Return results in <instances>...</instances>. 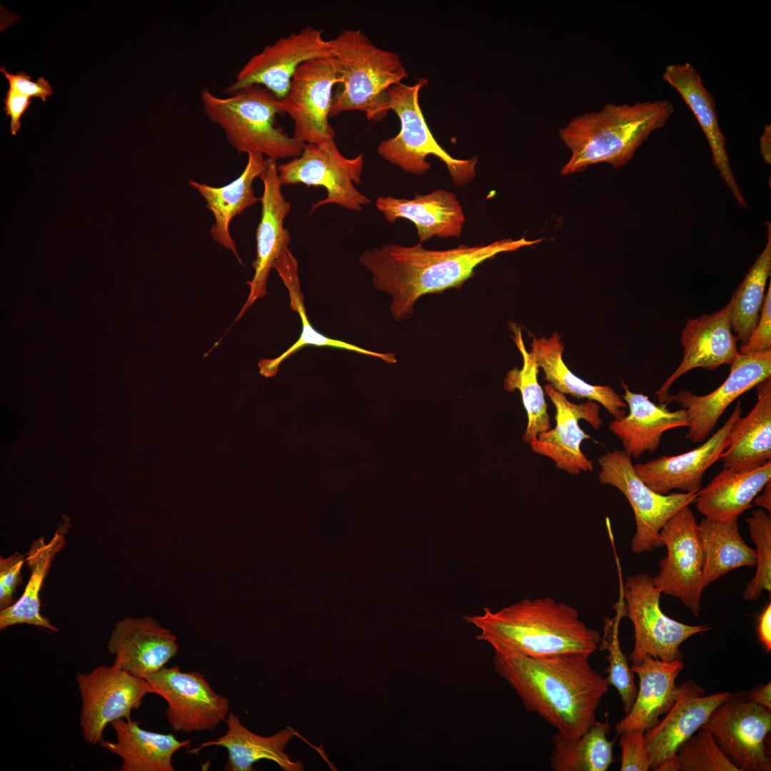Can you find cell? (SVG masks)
I'll return each instance as SVG.
<instances>
[{
    "label": "cell",
    "instance_id": "3957f363",
    "mask_svg": "<svg viewBox=\"0 0 771 771\" xmlns=\"http://www.w3.org/2000/svg\"><path fill=\"white\" fill-rule=\"evenodd\" d=\"M464 620L480 630L479 641L495 652L512 651L530 657L585 653L597 650L601 640L573 607L551 597L523 599L498 611L484 608Z\"/></svg>",
    "mask_w": 771,
    "mask_h": 771
},
{
    "label": "cell",
    "instance_id": "d6a6232c",
    "mask_svg": "<svg viewBox=\"0 0 771 771\" xmlns=\"http://www.w3.org/2000/svg\"><path fill=\"white\" fill-rule=\"evenodd\" d=\"M756 388L755 406L739 419L720 456L724 468L751 470L771 460V377Z\"/></svg>",
    "mask_w": 771,
    "mask_h": 771
},
{
    "label": "cell",
    "instance_id": "74e56055",
    "mask_svg": "<svg viewBox=\"0 0 771 771\" xmlns=\"http://www.w3.org/2000/svg\"><path fill=\"white\" fill-rule=\"evenodd\" d=\"M767 242L745 278L726 304L731 328L741 345L745 344L757 326L765 298V290L771 273V225L766 221Z\"/></svg>",
    "mask_w": 771,
    "mask_h": 771
},
{
    "label": "cell",
    "instance_id": "7a4b0ae2",
    "mask_svg": "<svg viewBox=\"0 0 771 771\" xmlns=\"http://www.w3.org/2000/svg\"><path fill=\"white\" fill-rule=\"evenodd\" d=\"M543 240L505 238L448 250L426 249L421 243L412 246L388 243L365 251L359 261L372 275L373 286L390 296L393 318L402 321L413 316L414 305L423 295L460 288L486 260Z\"/></svg>",
    "mask_w": 771,
    "mask_h": 771
},
{
    "label": "cell",
    "instance_id": "8d00e7d4",
    "mask_svg": "<svg viewBox=\"0 0 771 771\" xmlns=\"http://www.w3.org/2000/svg\"><path fill=\"white\" fill-rule=\"evenodd\" d=\"M610 726L595 722L576 740L557 733L552 736L553 748L550 758L554 771H605L613 762V741L608 739Z\"/></svg>",
    "mask_w": 771,
    "mask_h": 771
},
{
    "label": "cell",
    "instance_id": "83f0119b",
    "mask_svg": "<svg viewBox=\"0 0 771 771\" xmlns=\"http://www.w3.org/2000/svg\"><path fill=\"white\" fill-rule=\"evenodd\" d=\"M264 157L260 153H248L247 163L242 173L235 180L221 187L193 180L188 181L204 198L206 208L213 215L214 223L211 228L213 240L232 251L242 265L229 226L235 216L260 201L254 194L253 183L256 178H261L267 168L268 158Z\"/></svg>",
    "mask_w": 771,
    "mask_h": 771
},
{
    "label": "cell",
    "instance_id": "ac0fdd59",
    "mask_svg": "<svg viewBox=\"0 0 771 771\" xmlns=\"http://www.w3.org/2000/svg\"><path fill=\"white\" fill-rule=\"evenodd\" d=\"M680 686V692L665 717L652 729L645 732V743L650 754V769L654 771H678L677 752L707 720L715 708L730 692L705 695L704 690L693 681Z\"/></svg>",
    "mask_w": 771,
    "mask_h": 771
},
{
    "label": "cell",
    "instance_id": "816d5d0a",
    "mask_svg": "<svg viewBox=\"0 0 771 771\" xmlns=\"http://www.w3.org/2000/svg\"><path fill=\"white\" fill-rule=\"evenodd\" d=\"M762 493L757 495L753 502L755 505L761 507L771 513V480L768 481L762 490Z\"/></svg>",
    "mask_w": 771,
    "mask_h": 771
},
{
    "label": "cell",
    "instance_id": "9c48e42d",
    "mask_svg": "<svg viewBox=\"0 0 771 771\" xmlns=\"http://www.w3.org/2000/svg\"><path fill=\"white\" fill-rule=\"evenodd\" d=\"M598 462L599 483L618 488L633 510L636 530L630 542L632 551L640 554L663 546L661 528L682 508L695 503L697 492H655L637 474L632 458L624 450L607 451Z\"/></svg>",
    "mask_w": 771,
    "mask_h": 771
},
{
    "label": "cell",
    "instance_id": "30bf717a",
    "mask_svg": "<svg viewBox=\"0 0 771 771\" xmlns=\"http://www.w3.org/2000/svg\"><path fill=\"white\" fill-rule=\"evenodd\" d=\"M363 167V153L348 158L331 138L322 144H305L299 156L278 165V173L282 186L302 183L325 188L326 197L313 203L311 213L327 204L359 212L371 202L355 186L361 183Z\"/></svg>",
    "mask_w": 771,
    "mask_h": 771
},
{
    "label": "cell",
    "instance_id": "52a82bcc",
    "mask_svg": "<svg viewBox=\"0 0 771 771\" xmlns=\"http://www.w3.org/2000/svg\"><path fill=\"white\" fill-rule=\"evenodd\" d=\"M427 84V79H420L414 85L400 83L388 89V108L397 114L400 129L395 136L381 142L378 153L402 170L416 175L430 170L426 158L434 155L446 165L453 183L461 186L475 177L478 158H455L436 141L419 105V91Z\"/></svg>",
    "mask_w": 771,
    "mask_h": 771
},
{
    "label": "cell",
    "instance_id": "e575fe53",
    "mask_svg": "<svg viewBox=\"0 0 771 771\" xmlns=\"http://www.w3.org/2000/svg\"><path fill=\"white\" fill-rule=\"evenodd\" d=\"M564 345L560 336L554 332L549 338L533 337L530 354L544 372V378L559 393L578 398H587L601 404L613 417L620 420L628 405L610 386L586 383L568 369L563 360Z\"/></svg>",
    "mask_w": 771,
    "mask_h": 771
},
{
    "label": "cell",
    "instance_id": "e0dca14e",
    "mask_svg": "<svg viewBox=\"0 0 771 771\" xmlns=\"http://www.w3.org/2000/svg\"><path fill=\"white\" fill-rule=\"evenodd\" d=\"M730 366L726 380L708 394L698 395L681 390L669 396L667 404L675 402L685 410L690 422L687 438L692 443L706 440L735 399L771 377V351L740 353Z\"/></svg>",
    "mask_w": 771,
    "mask_h": 771
},
{
    "label": "cell",
    "instance_id": "7c38bea8",
    "mask_svg": "<svg viewBox=\"0 0 771 771\" xmlns=\"http://www.w3.org/2000/svg\"><path fill=\"white\" fill-rule=\"evenodd\" d=\"M81 697L80 727L84 740L99 745L108 724L131 718L143 697L151 692L146 679L113 665H99L89 672H77Z\"/></svg>",
    "mask_w": 771,
    "mask_h": 771
},
{
    "label": "cell",
    "instance_id": "44dd1931",
    "mask_svg": "<svg viewBox=\"0 0 771 771\" xmlns=\"http://www.w3.org/2000/svg\"><path fill=\"white\" fill-rule=\"evenodd\" d=\"M107 649L114 655L113 666L147 679L179 651L176 636L150 616L126 617L117 621Z\"/></svg>",
    "mask_w": 771,
    "mask_h": 771
},
{
    "label": "cell",
    "instance_id": "6da1fadb",
    "mask_svg": "<svg viewBox=\"0 0 771 771\" xmlns=\"http://www.w3.org/2000/svg\"><path fill=\"white\" fill-rule=\"evenodd\" d=\"M590 655L530 657L495 652L496 673L515 691L528 712L539 715L566 739L576 740L596 722L609 684L589 662Z\"/></svg>",
    "mask_w": 771,
    "mask_h": 771
},
{
    "label": "cell",
    "instance_id": "ffe728a7",
    "mask_svg": "<svg viewBox=\"0 0 771 771\" xmlns=\"http://www.w3.org/2000/svg\"><path fill=\"white\" fill-rule=\"evenodd\" d=\"M544 390L555 408L556 425L540 433L536 440L530 443L531 450L552 459L557 468L570 475L592 471V460L580 449L581 443L591 438L581 429L578 421L585 420L593 429L599 430L603 424L599 416L600 405L591 400L579 404L572 403L550 383L545 386Z\"/></svg>",
    "mask_w": 771,
    "mask_h": 771
},
{
    "label": "cell",
    "instance_id": "f35d334b",
    "mask_svg": "<svg viewBox=\"0 0 771 771\" xmlns=\"http://www.w3.org/2000/svg\"><path fill=\"white\" fill-rule=\"evenodd\" d=\"M510 328L515 343L522 354L523 366L521 369L514 367L507 373L503 387L510 392L518 389L521 393L528 416V424L523 439L525 443H530L536 440L540 433L551 428L550 420L544 391L538 381L539 367L525 347L520 328L515 324L510 326Z\"/></svg>",
    "mask_w": 771,
    "mask_h": 771
},
{
    "label": "cell",
    "instance_id": "681fc988",
    "mask_svg": "<svg viewBox=\"0 0 771 771\" xmlns=\"http://www.w3.org/2000/svg\"><path fill=\"white\" fill-rule=\"evenodd\" d=\"M746 693V692H745ZM748 700L752 701L768 710H771V683L746 693Z\"/></svg>",
    "mask_w": 771,
    "mask_h": 771
},
{
    "label": "cell",
    "instance_id": "5b68a950",
    "mask_svg": "<svg viewBox=\"0 0 771 771\" xmlns=\"http://www.w3.org/2000/svg\"><path fill=\"white\" fill-rule=\"evenodd\" d=\"M330 42L342 78L330 116L359 111L369 121L383 119L389 111L388 89L408 76L399 55L376 46L360 29L343 30Z\"/></svg>",
    "mask_w": 771,
    "mask_h": 771
},
{
    "label": "cell",
    "instance_id": "ee69618b",
    "mask_svg": "<svg viewBox=\"0 0 771 771\" xmlns=\"http://www.w3.org/2000/svg\"><path fill=\"white\" fill-rule=\"evenodd\" d=\"M771 351V282L765 295L760 317L747 342L740 347L742 354Z\"/></svg>",
    "mask_w": 771,
    "mask_h": 771
},
{
    "label": "cell",
    "instance_id": "5bb4252c",
    "mask_svg": "<svg viewBox=\"0 0 771 771\" xmlns=\"http://www.w3.org/2000/svg\"><path fill=\"white\" fill-rule=\"evenodd\" d=\"M667 548L660 563V572L652 577L661 594L678 598L697 617L701 610L702 553L698 523L689 505L671 517L660 531Z\"/></svg>",
    "mask_w": 771,
    "mask_h": 771
},
{
    "label": "cell",
    "instance_id": "f6af8a7d",
    "mask_svg": "<svg viewBox=\"0 0 771 771\" xmlns=\"http://www.w3.org/2000/svg\"><path fill=\"white\" fill-rule=\"evenodd\" d=\"M25 561L18 552L8 558L0 557V608L4 609L15 603L13 595L21 584V570Z\"/></svg>",
    "mask_w": 771,
    "mask_h": 771
},
{
    "label": "cell",
    "instance_id": "c3c4849f",
    "mask_svg": "<svg viewBox=\"0 0 771 771\" xmlns=\"http://www.w3.org/2000/svg\"><path fill=\"white\" fill-rule=\"evenodd\" d=\"M757 635L767 652L771 650V603L767 605L758 617Z\"/></svg>",
    "mask_w": 771,
    "mask_h": 771
},
{
    "label": "cell",
    "instance_id": "ba28073f",
    "mask_svg": "<svg viewBox=\"0 0 771 771\" xmlns=\"http://www.w3.org/2000/svg\"><path fill=\"white\" fill-rule=\"evenodd\" d=\"M626 616L634 627L632 665L646 655L665 662L682 660L680 645L691 636L711 629L709 625H687L667 616L660 608L661 593L647 573L628 576L620 585Z\"/></svg>",
    "mask_w": 771,
    "mask_h": 771
},
{
    "label": "cell",
    "instance_id": "277c9868",
    "mask_svg": "<svg viewBox=\"0 0 771 771\" xmlns=\"http://www.w3.org/2000/svg\"><path fill=\"white\" fill-rule=\"evenodd\" d=\"M674 111L673 104L662 99L634 104L608 103L598 111L573 118L558 131L560 140L571 152L561 174L580 172L599 163L615 168L624 166Z\"/></svg>",
    "mask_w": 771,
    "mask_h": 771
},
{
    "label": "cell",
    "instance_id": "f1b7e54d",
    "mask_svg": "<svg viewBox=\"0 0 771 771\" xmlns=\"http://www.w3.org/2000/svg\"><path fill=\"white\" fill-rule=\"evenodd\" d=\"M111 725L116 742L104 740L99 745L122 759L121 771H174L173 755L179 749L191 747L190 740L143 730L131 718L116 720Z\"/></svg>",
    "mask_w": 771,
    "mask_h": 771
},
{
    "label": "cell",
    "instance_id": "2e32d148",
    "mask_svg": "<svg viewBox=\"0 0 771 771\" xmlns=\"http://www.w3.org/2000/svg\"><path fill=\"white\" fill-rule=\"evenodd\" d=\"M330 56H333L330 40L323 37L321 30L307 26L298 32L281 37L251 56L224 93L228 95L256 84L283 99L301 64L313 59Z\"/></svg>",
    "mask_w": 771,
    "mask_h": 771
},
{
    "label": "cell",
    "instance_id": "1f68e13d",
    "mask_svg": "<svg viewBox=\"0 0 771 771\" xmlns=\"http://www.w3.org/2000/svg\"><path fill=\"white\" fill-rule=\"evenodd\" d=\"M273 268L277 271L288 290L290 308L292 311L298 313L300 316L302 328L298 340L282 354L273 359H261L258 363L259 373L261 376L266 378L274 377L277 374L279 366L283 361L307 346L342 349L378 358L388 363H396L395 356L393 353H381L364 349L355 344L329 338L313 327L308 318L304 305L298 276V261L288 247L285 248L281 253L275 261Z\"/></svg>",
    "mask_w": 771,
    "mask_h": 771
},
{
    "label": "cell",
    "instance_id": "f546056e",
    "mask_svg": "<svg viewBox=\"0 0 771 771\" xmlns=\"http://www.w3.org/2000/svg\"><path fill=\"white\" fill-rule=\"evenodd\" d=\"M225 733L214 740L201 742L198 752L206 747L220 746L226 749L228 759L224 765L226 771H253V764L261 760L276 762L285 771H302L303 765L293 761L285 752L289 741L293 737L292 730L282 729L270 737L258 735L241 722L238 715L229 712L226 720Z\"/></svg>",
    "mask_w": 771,
    "mask_h": 771
},
{
    "label": "cell",
    "instance_id": "d590c367",
    "mask_svg": "<svg viewBox=\"0 0 771 771\" xmlns=\"http://www.w3.org/2000/svg\"><path fill=\"white\" fill-rule=\"evenodd\" d=\"M702 553L703 590L730 570L755 567V550L743 540L737 519L715 521L703 518L698 524Z\"/></svg>",
    "mask_w": 771,
    "mask_h": 771
},
{
    "label": "cell",
    "instance_id": "9a60e30c",
    "mask_svg": "<svg viewBox=\"0 0 771 771\" xmlns=\"http://www.w3.org/2000/svg\"><path fill=\"white\" fill-rule=\"evenodd\" d=\"M146 680L151 692L166 701V718L174 732L212 730L227 718L228 700L216 692L198 672H183L175 665L163 667Z\"/></svg>",
    "mask_w": 771,
    "mask_h": 771
},
{
    "label": "cell",
    "instance_id": "d4e9b609",
    "mask_svg": "<svg viewBox=\"0 0 771 771\" xmlns=\"http://www.w3.org/2000/svg\"><path fill=\"white\" fill-rule=\"evenodd\" d=\"M683 667L682 660L665 662L648 655L639 664L632 665V672L639 678V689L630 710L615 725L617 732H645L656 726L659 717L671 709L679 695L675 681Z\"/></svg>",
    "mask_w": 771,
    "mask_h": 771
},
{
    "label": "cell",
    "instance_id": "7402d4cb",
    "mask_svg": "<svg viewBox=\"0 0 771 771\" xmlns=\"http://www.w3.org/2000/svg\"><path fill=\"white\" fill-rule=\"evenodd\" d=\"M263 191L261 220L256 228V258L253 261L254 275L247 281L249 294L235 321H238L258 298L267 294V283L271 268L282 251L288 247L291 234L284 227V221L291 210V204L281 191L277 161L268 158V166L260 178Z\"/></svg>",
    "mask_w": 771,
    "mask_h": 771
},
{
    "label": "cell",
    "instance_id": "ab89813d",
    "mask_svg": "<svg viewBox=\"0 0 771 771\" xmlns=\"http://www.w3.org/2000/svg\"><path fill=\"white\" fill-rule=\"evenodd\" d=\"M614 608L616 610L615 615L613 618H604L603 635L598 648L601 652H608V655L605 657L608 662V667L604 671L608 674L605 678L609 685L614 686L618 690L626 715L635 702L637 690L633 672L628 665L626 655L621 650L619 641L620 623L622 618L626 616L621 590L619 601Z\"/></svg>",
    "mask_w": 771,
    "mask_h": 771
},
{
    "label": "cell",
    "instance_id": "4fadbf2b",
    "mask_svg": "<svg viewBox=\"0 0 771 771\" xmlns=\"http://www.w3.org/2000/svg\"><path fill=\"white\" fill-rule=\"evenodd\" d=\"M700 729L708 730L740 771H770L765 747L771 730L770 710L748 700L746 693L730 694Z\"/></svg>",
    "mask_w": 771,
    "mask_h": 771
},
{
    "label": "cell",
    "instance_id": "7bdbcfd3",
    "mask_svg": "<svg viewBox=\"0 0 771 771\" xmlns=\"http://www.w3.org/2000/svg\"><path fill=\"white\" fill-rule=\"evenodd\" d=\"M621 771H647L650 769V754L645 743V731L635 730L620 734Z\"/></svg>",
    "mask_w": 771,
    "mask_h": 771
},
{
    "label": "cell",
    "instance_id": "60d3db41",
    "mask_svg": "<svg viewBox=\"0 0 771 771\" xmlns=\"http://www.w3.org/2000/svg\"><path fill=\"white\" fill-rule=\"evenodd\" d=\"M751 539L756 550V572L752 580L746 584L743 598L757 600L766 590L771 592V516L764 509L753 510L746 518Z\"/></svg>",
    "mask_w": 771,
    "mask_h": 771
},
{
    "label": "cell",
    "instance_id": "b9f144b4",
    "mask_svg": "<svg viewBox=\"0 0 771 771\" xmlns=\"http://www.w3.org/2000/svg\"><path fill=\"white\" fill-rule=\"evenodd\" d=\"M685 741L677 752L680 771H740L721 750L713 735L700 729Z\"/></svg>",
    "mask_w": 771,
    "mask_h": 771
},
{
    "label": "cell",
    "instance_id": "4dcf8cb0",
    "mask_svg": "<svg viewBox=\"0 0 771 771\" xmlns=\"http://www.w3.org/2000/svg\"><path fill=\"white\" fill-rule=\"evenodd\" d=\"M771 480V460L751 470L723 469L697 494V510L715 521L737 519Z\"/></svg>",
    "mask_w": 771,
    "mask_h": 771
},
{
    "label": "cell",
    "instance_id": "8fae6325",
    "mask_svg": "<svg viewBox=\"0 0 771 771\" xmlns=\"http://www.w3.org/2000/svg\"><path fill=\"white\" fill-rule=\"evenodd\" d=\"M341 81V66L334 56L313 59L297 68L281 99L283 113L293 121L295 139L304 144H322L334 138L328 118L333 88Z\"/></svg>",
    "mask_w": 771,
    "mask_h": 771
},
{
    "label": "cell",
    "instance_id": "cb8c5ba5",
    "mask_svg": "<svg viewBox=\"0 0 771 771\" xmlns=\"http://www.w3.org/2000/svg\"><path fill=\"white\" fill-rule=\"evenodd\" d=\"M662 79L679 93L692 111L708 141L714 166L737 204L747 208L745 198L730 167L714 97L705 87L700 75L690 63L685 62L667 66Z\"/></svg>",
    "mask_w": 771,
    "mask_h": 771
},
{
    "label": "cell",
    "instance_id": "484cf974",
    "mask_svg": "<svg viewBox=\"0 0 771 771\" xmlns=\"http://www.w3.org/2000/svg\"><path fill=\"white\" fill-rule=\"evenodd\" d=\"M376 206L389 223L398 218L413 223L420 242L433 236L458 237L465 221L456 196L443 189L426 195L415 194L412 199L379 196Z\"/></svg>",
    "mask_w": 771,
    "mask_h": 771
},
{
    "label": "cell",
    "instance_id": "8992f818",
    "mask_svg": "<svg viewBox=\"0 0 771 771\" xmlns=\"http://www.w3.org/2000/svg\"><path fill=\"white\" fill-rule=\"evenodd\" d=\"M201 101L206 117L223 131L238 153H257L276 161L301 154L305 144L276 126V116L283 114L281 99L265 87L250 85L226 97L203 89Z\"/></svg>",
    "mask_w": 771,
    "mask_h": 771
},
{
    "label": "cell",
    "instance_id": "bcb514c9",
    "mask_svg": "<svg viewBox=\"0 0 771 771\" xmlns=\"http://www.w3.org/2000/svg\"><path fill=\"white\" fill-rule=\"evenodd\" d=\"M1 72L4 74L7 79L9 87L18 92L30 98L39 97L42 101H46V98L53 94V89L49 82L44 77H40L36 81H31V77L25 72L16 74L9 73L3 66L0 68Z\"/></svg>",
    "mask_w": 771,
    "mask_h": 771
},
{
    "label": "cell",
    "instance_id": "4316f807",
    "mask_svg": "<svg viewBox=\"0 0 771 771\" xmlns=\"http://www.w3.org/2000/svg\"><path fill=\"white\" fill-rule=\"evenodd\" d=\"M622 385L629 413L620 420H612L609 429L620 439L624 451L631 458L656 451L665 431L689 427L683 408L671 411L667 404H655L647 395L630 391L623 382Z\"/></svg>",
    "mask_w": 771,
    "mask_h": 771
},
{
    "label": "cell",
    "instance_id": "7dc6e473",
    "mask_svg": "<svg viewBox=\"0 0 771 771\" xmlns=\"http://www.w3.org/2000/svg\"><path fill=\"white\" fill-rule=\"evenodd\" d=\"M31 98L26 96L12 88L6 91V97L4 100V110L6 115L9 116L10 131L15 136L21 129V118L31 104Z\"/></svg>",
    "mask_w": 771,
    "mask_h": 771
},
{
    "label": "cell",
    "instance_id": "d6986e66",
    "mask_svg": "<svg viewBox=\"0 0 771 771\" xmlns=\"http://www.w3.org/2000/svg\"><path fill=\"white\" fill-rule=\"evenodd\" d=\"M741 414V400H738L725 424L703 444L679 455H662L635 464V472L648 487L660 494H668L673 490L698 492L705 472L720 459L727 447Z\"/></svg>",
    "mask_w": 771,
    "mask_h": 771
},
{
    "label": "cell",
    "instance_id": "f907efd6",
    "mask_svg": "<svg viewBox=\"0 0 771 771\" xmlns=\"http://www.w3.org/2000/svg\"><path fill=\"white\" fill-rule=\"evenodd\" d=\"M760 152L766 163L771 162V127L770 124H765L763 133L760 137Z\"/></svg>",
    "mask_w": 771,
    "mask_h": 771
},
{
    "label": "cell",
    "instance_id": "836d02e7",
    "mask_svg": "<svg viewBox=\"0 0 771 771\" xmlns=\"http://www.w3.org/2000/svg\"><path fill=\"white\" fill-rule=\"evenodd\" d=\"M70 523L67 518L59 524L49 543L44 537L34 540L26 554L25 562L31 575L20 598L11 605L0 610V629L17 624H28L54 632L59 629L40 613L39 593L51 564L56 553L66 544L65 535Z\"/></svg>",
    "mask_w": 771,
    "mask_h": 771
},
{
    "label": "cell",
    "instance_id": "603a6c76",
    "mask_svg": "<svg viewBox=\"0 0 771 771\" xmlns=\"http://www.w3.org/2000/svg\"><path fill=\"white\" fill-rule=\"evenodd\" d=\"M727 306L711 314L689 319L682 331V361L657 392L660 403L667 404L669 389L685 373L696 368L713 371L731 366L740 355Z\"/></svg>",
    "mask_w": 771,
    "mask_h": 771
}]
</instances>
